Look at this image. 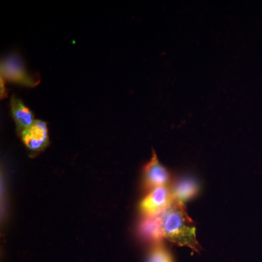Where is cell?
I'll return each instance as SVG.
<instances>
[{"instance_id": "cell-1", "label": "cell", "mask_w": 262, "mask_h": 262, "mask_svg": "<svg viewBox=\"0 0 262 262\" xmlns=\"http://www.w3.org/2000/svg\"><path fill=\"white\" fill-rule=\"evenodd\" d=\"M163 238L171 244L190 248L200 253L201 247L196 239V227L189 218L184 204L173 202L160 215Z\"/></svg>"}, {"instance_id": "cell-2", "label": "cell", "mask_w": 262, "mask_h": 262, "mask_svg": "<svg viewBox=\"0 0 262 262\" xmlns=\"http://www.w3.org/2000/svg\"><path fill=\"white\" fill-rule=\"evenodd\" d=\"M1 78L26 87H35L39 83L37 77L31 75L20 57L13 54L5 57L0 65Z\"/></svg>"}, {"instance_id": "cell-3", "label": "cell", "mask_w": 262, "mask_h": 262, "mask_svg": "<svg viewBox=\"0 0 262 262\" xmlns=\"http://www.w3.org/2000/svg\"><path fill=\"white\" fill-rule=\"evenodd\" d=\"M172 203L170 187H158L149 191L141 201L139 209L144 217H158L167 211Z\"/></svg>"}, {"instance_id": "cell-4", "label": "cell", "mask_w": 262, "mask_h": 262, "mask_svg": "<svg viewBox=\"0 0 262 262\" xmlns=\"http://www.w3.org/2000/svg\"><path fill=\"white\" fill-rule=\"evenodd\" d=\"M170 182V172L160 163L156 151L153 149L151 159L144 165L143 170L144 189L149 192L155 188L167 187Z\"/></svg>"}, {"instance_id": "cell-5", "label": "cell", "mask_w": 262, "mask_h": 262, "mask_svg": "<svg viewBox=\"0 0 262 262\" xmlns=\"http://www.w3.org/2000/svg\"><path fill=\"white\" fill-rule=\"evenodd\" d=\"M20 136L24 145L33 155L44 151L50 144L48 125L42 120H36Z\"/></svg>"}, {"instance_id": "cell-6", "label": "cell", "mask_w": 262, "mask_h": 262, "mask_svg": "<svg viewBox=\"0 0 262 262\" xmlns=\"http://www.w3.org/2000/svg\"><path fill=\"white\" fill-rule=\"evenodd\" d=\"M10 107L15 121L17 134L20 136L36 121L34 114L28 106H26L22 100L14 94L10 98Z\"/></svg>"}, {"instance_id": "cell-7", "label": "cell", "mask_w": 262, "mask_h": 262, "mask_svg": "<svg viewBox=\"0 0 262 262\" xmlns=\"http://www.w3.org/2000/svg\"><path fill=\"white\" fill-rule=\"evenodd\" d=\"M173 202L184 204L196 195L199 192V184L194 179L185 177L173 183L170 187Z\"/></svg>"}, {"instance_id": "cell-8", "label": "cell", "mask_w": 262, "mask_h": 262, "mask_svg": "<svg viewBox=\"0 0 262 262\" xmlns=\"http://www.w3.org/2000/svg\"><path fill=\"white\" fill-rule=\"evenodd\" d=\"M139 232L144 238L158 244L163 238L160 215L158 217H144L141 222Z\"/></svg>"}, {"instance_id": "cell-9", "label": "cell", "mask_w": 262, "mask_h": 262, "mask_svg": "<svg viewBox=\"0 0 262 262\" xmlns=\"http://www.w3.org/2000/svg\"><path fill=\"white\" fill-rule=\"evenodd\" d=\"M146 262H174L170 251L163 244L158 243L149 251Z\"/></svg>"}]
</instances>
